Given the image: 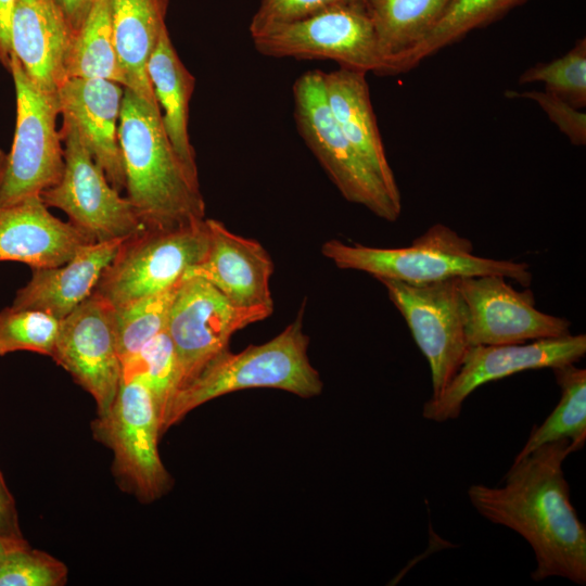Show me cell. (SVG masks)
Listing matches in <instances>:
<instances>
[{"instance_id": "1", "label": "cell", "mask_w": 586, "mask_h": 586, "mask_svg": "<svg viewBox=\"0 0 586 586\" xmlns=\"http://www.w3.org/2000/svg\"><path fill=\"white\" fill-rule=\"evenodd\" d=\"M573 453L568 440L545 444L513 460L502 485L468 488L471 505L483 518L514 531L531 546L535 582L562 577L586 584V527L563 471Z\"/></svg>"}, {"instance_id": "2", "label": "cell", "mask_w": 586, "mask_h": 586, "mask_svg": "<svg viewBox=\"0 0 586 586\" xmlns=\"http://www.w3.org/2000/svg\"><path fill=\"white\" fill-rule=\"evenodd\" d=\"M118 142L125 189L145 229L171 230L204 220L205 202L176 155L157 104L124 88Z\"/></svg>"}, {"instance_id": "3", "label": "cell", "mask_w": 586, "mask_h": 586, "mask_svg": "<svg viewBox=\"0 0 586 586\" xmlns=\"http://www.w3.org/2000/svg\"><path fill=\"white\" fill-rule=\"evenodd\" d=\"M303 309L278 335L240 353L228 349L215 357L171 398L161 424V433L190 411L216 397L253 387H272L303 398L321 393L323 383L309 361V337L303 329Z\"/></svg>"}, {"instance_id": "4", "label": "cell", "mask_w": 586, "mask_h": 586, "mask_svg": "<svg viewBox=\"0 0 586 586\" xmlns=\"http://www.w3.org/2000/svg\"><path fill=\"white\" fill-rule=\"evenodd\" d=\"M324 257L340 269L364 271L375 279L426 284L462 277L498 275L523 286L532 282L526 263L473 254L472 242L443 224L432 225L405 247H373L340 240L326 241Z\"/></svg>"}, {"instance_id": "5", "label": "cell", "mask_w": 586, "mask_h": 586, "mask_svg": "<svg viewBox=\"0 0 586 586\" xmlns=\"http://www.w3.org/2000/svg\"><path fill=\"white\" fill-rule=\"evenodd\" d=\"M293 100L301 137L343 198L386 221H395L402 202L393 199L337 127L327 103L323 72L302 74L293 85Z\"/></svg>"}, {"instance_id": "6", "label": "cell", "mask_w": 586, "mask_h": 586, "mask_svg": "<svg viewBox=\"0 0 586 586\" xmlns=\"http://www.w3.org/2000/svg\"><path fill=\"white\" fill-rule=\"evenodd\" d=\"M208 244L206 218L178 229H143L122 242L94 292L118 306L168 290L205 257Z\"/></svg>"}, {"instance_id": "7", "label": "cell", "mask_w": 586, "mask_h": 586, "mask_svg": "<svg viewBox=\"0 0 586 586\" xmlns=\"http://www.w3.org/2000/svg\"><path fill=\"white\" fill-rule=\"evenodd\" d=\"M93 436L112 449L113 470L142 502L171 487V476L158 455L160 415L148 386L137 379L120 381L111 407L91 424Z\"/></svg>"}, {"instance_id": "8", "label": "cell", "mask_w": 586, "mask_h": 586, "mask_svg": "<svg viewBox=\"0 0 586 586\" xmlns=\"http://www.w3.org/2000/svg\"><path fill=\"white\" fill-rule=\"evenodd\" d=\"M16 95V127L0 190V206L40 195L56 184L64 170V153L56 117L58 93L39 89L12 54Z\"/></svg>"}, {"instance_id": "9", "label": "cell", "mask_w": 586, "mask_h": 586, "mask_svg": "<svg viewBox=\"0 0 586 586\" xmlns=\"http://www.w3.org/2000/svg\"><path fill=\"white\" fill-rule=\"evenodd\" d=\"M62 117L64 170L56 184L41 192L43 203L63 211L93 242L124 239L145 229L129 200L109 182L74 122Z\"/></svg>"}, {"instance_id": "10", "label": "cell", "mask_w": 586, "mask_h": 586, "mask_svg": "<svg viewBox=\"0 0 586 586\" xmlns=\"http://www.w3.org/2000/svg\"><path fill=\"white\" fill-rule=\"evenodd\" d=\"M272 311L268 306H237L201 278L182 279L165 328L177 360V391L227 351L237 331L268 318Z\"/></svg>"}, {"instance_id": "11", "label": "cell", "mask_w": 586, "mask_h": 586, "mask_svg": "<svg viewBox=\"0 0 586 586\" xmlns=\"http://www.w3.org/2000/svg\"><path fill=\"white\" fill-rule=\"evenodd\" d=\"M271 58L332 60L340 67L384 75V61L366 3L337 5L252 38Z\"/></svg>"}, {"instance_id": "12", "label": "cell", "mask_w": 586, "mask_h": 586, "mask_svg": "<svg viewBox=\"0 0 586 586\" xmlns=\"http://www.w3.org/2000/svg\"><path fill=\"white\" fill-rule=\"evenodd\" d=\"M378 280L426 358L432 379L431 398H437L460 368L470 347L458 278L426 284H408L385 278Z\"/></svg>"}, {"instance_id": "13", "label": "cell", "mask_w": 586, "mask_h": 586, "mask_svg": "<svg viewBox=\"0 0 586 586\" xmlns=\"http://www.w3.org/2000/svg\"><path fill=\"white\" fill-rule=\"evenodd\" d=\"M458 286L469 346L521 344L570 334L566 318L538 310L531 290L518 291L502 276L462 277Z\"/></svg>"}, {"instance_id": "14", "label": "cell", "mask_w": 586, "mask_h": 586, "mask_svg": "<svg viewBox=\"0 0 586 586\" xmlns=\"http://www.w3.org/2000/svg\"><path fill=\"white\" fill-rule=\"evenodd\" d=\"M585 353V334L571 333L531 343L470 346L444 392L424 403L422 417L440 423L457 419L464 400L480 386L525 370L575 364Z\"/></svg>"}, {"instance_id": "15", "label": "cell", "mask_w": 586, "mask_h": 586, "mask_svg": "<svg viewBox=\"0 0 586 586\" xmlns=\"http://www.w3.org/2000/svg\"><path fill=\"white\" fill-rule=\"evenodd\" d=\"M51 358L93 397L98 416L105 413L122 380L112 305L93 292L62 319Z\"/></svg>"}, {"instance_id": "16", "label": "cell", "mask_w": 586, "mask_h": 586, "mask_svg": "<svg viewBox=\"0 0 586 586\" xmlns=\"http://www.w3.org/2000/svg\"><path fill=\"white\" fill-rule=\"evenodd\" d=\"M206 225L207 253L182 279L201 278L237 306L273 307L269 286L273 263L265 247L256 240L231 232L216 219L206 218Z\"/></svg>"}, {"instance_id": "17", "label": "cell", "mask_w": 586, "mask_h": 586, "mask_svg": "<svg viewBox=\"0 0 586 586\" xmlns=\"http://www.w3.org/2000/svg\"><path fill=\"white\" fill-rule=\"evenodd\" d=\"M124 88L105 79L68 78L58 90L60 114L74 122L95 163L118 192L126 182L118 142Z\"/></svg>"}, {"instance_id": "18", "label": "cell", "mask_w": 586, "mask_h": 586, "mask_svg": "<svg viewBox=\"0 0 586 586\" xmlns=\"http://www.w3.org/2000/svg\"><path fill=\"white\" fill-rule=\"evenodd\" d=\"M90 242L69 220L53 216L40 195L0 206V262H20L31 269L58 267Z\"/></svg>"}, {"instance_id": "19", "label": "cell", "mask_w": 586, "mask_h": 586, "mask_svg": "<svg viewBox=\"0 0 586 586\" xmlns=\"http://www.w3.org/2000/svg\"><path fill=\"white\" fill-rule=\"evenodd\" d=\"M73 38L55 0H15L12 53L42 91L58 93L65 81V58Z\"/></svg>"}, {"instance_id": "20", "label": "cell", "mask_w": 586, "mask_h": 586, "mask_svg": "<svg viewBox=\"0 0 586 586\" xmlns=\"http://www.w3.org/2000/svg\"><path fill=\"white\" fill-rule=\"evenodd\" d=\"M125 239L90 242L63 265L31 269L30 280L16 292L12 306L64 319L94 292Z\"/></svg>"}, {"instance_id": "21", "label": "cell", "mask_w": 586, "mask_h": 586, "mask_svg": "<svg viewBox=\"0 0 586 586\" xmlns=\"http://www.w3.org/2000/svg\"><path fill=\"white\" fill-rule=\"evenodd\" d=\"M329 110L345 138L377 174L394 200L400 193L388 164L370 100L366 73L339 67L323 73Z\"/></svg>"}, {"instance_id": "22", "label": "cell", "mask_w": 586, "mask_h": 586, "mask_svg": "<svg viewBox=\"0 0 586 586\" xmlns=\"http://www.w3.org/2000/svg\"><path fill=\"white\" fill-rule=\"evenodd\" d=\"M146 75L161 111L166 136L186 170L199 180L195 152L188 130L189 104L195 78L175 50L167 27L148 60Z\"/></svg>"}, {"instance_id": "23", "label": "cell", "mask_w": 586, "mask_h": 586, "mask_svg": "<svg viewBox=\"0 0 586 586\" xmlns=\"http://www.w3.org/2000/svg\"><path fill=\"white\" fill-rule=\"evenodd\" d=\"M169 0H110L117 54L126 87L157 104L146 75V63L166 28Z\"/></svg>"}, {"instance_id": "24", "label": "cell", "mask_w": 586, "mask_h": 586, "mask_svg": "<svg viewBox=\"0 0 586 586\" xmlns=\"http://www.w3.org/2000/svg\"><path fill=\"white\" fill-rule=\"evenodd\" d=\"M450 0H366L384 75H396L400 61L435 27Z\"/></svg>"}, {"instance_id": "25", "label": "cell", "mask_w": 586, "mask_h": 586, "mask_svg": "<svg viewBox=\"0 0 586 586\" xmlns=\"http://www.w3.org/2000/svg\"><path fill=\"white\" fill-rule=\"evenodd\" d=\"M68 78H99L126 87L112 23L110 0H98L73 36L65 58Z\"/></svg>"}, {"instance_id": "26", "label": "cell", "mask_w": 586, "mask_h": 586, "mask_svg": "<svg viewBox=\"0 0 586 586\" xmlns=\"http://www.w3.org/2000/svg\"><path fill=\"white\" fill-rule=\"evenodd\" d=\"M561 397L551 413L539 425L533 426L524 446L514 460L536 448L557 441L568 440L575 451L586 442V370L568 364L551 369Z\"/></svg>"}, {"instance_id": "27", "label": "cell", "mask_w": 586, "mask_h": 586, "mask_svg": "<svg viewBox=\"0 0 586 586\" xmlns=\"http://www.w3.org/2000/svg\"><path fill=\"white\" fill-rule=\"evenodd\" d=\"M528 0H450L430 34L398 64L396 75L409 72L423 60L460 41L470 31L496 21Z\"/></svg>"}, {"instance_id": "28", "label": "cell", "mask_w": 586, "mask_h": 586, "mask_svg": "<svg viewBox=\"0 0 586 586\" xmlns=\"http://www.w3.org/2000/svg\"><path fill=\"white\" fill-rule=\"evenodd\" d=\"M179 283L163 292L112 306L116 346L122 362L165 330Z\"/></svg>"}, {"instance_id": "29", "label": "cell", "mask_w": 586, "mask_h": 586, "mask_svg": "<svg viewBox=\"0 0 586 586\" xmlns=\"http://www.w3.org/2000/svg\"><path fill=\"white\" fill-rule=\"evenodd\" d=\"M137 379L152 393L162 424L165 411L177 391V360L166 330L146 343L136 355L122 362V380Z\"/></svg>"}, {"instance_id": "30", "label": "cell", "mask_w": 586, "mask_h": 586, "mask_svg": "<svg viewBox=\"0 0 586 586\" xmlns=\"http://www.w3.org/2000/svg\"><path fill=\"white\" fill-rule=\"evenodd\" d=\"M61 320L41 310L7 307L0 311V356L29 351L52 357Z\"/></svg>"}, {"instance_id": "31", "label": "cell", "mask_w": 586, "mask_h": 586, "mask_svg": "<svg viewBox=\"0 0 586 586\" xmlns=\"http://www.w3.org/2000/svg\"><path fill=\"white\" fill-rule=\"evenodd\" d=\"M542 82L545 91L577 109L586 106V40L576 41L565 54L525 69L519 84Z\"/></svg>"}, {"instance_id": "32", "label": "cell", "mask_w": 586, "mask_h": 586, "mask_svg": "<svg viewBox=\"0 0 586 586\" xmlns=\"http://www.w3.org/2000/svg\"><path fill=\"white\" fill-rule=\"evenodd\" d=\"M66 581L62 561L29 545L11 551L0 563V586H62Z\"/></svg>"}, {"instance_id": "33", "label": "cell", "mask_w": 586, "mask_h": 586, "mask_svg": "<svg viewBox=\"0 0 586 586\" xmlns=\"http://www.w3.org/2000/svg\"><path fill=\"white\" fill-rule=\"evenodd\" d=\"M356 3H366V0H260L250 23V34L255 38L327 9Z\"/></svg>"}, {"instance_id": "34", "label": "cell", "mask_w": 586, "mask_h": 586, "mask_svg": "<svg viewBox=\"0 0 586 586\" xmlns=\"http://www.w3.org/2000/svg\"><path fill=\"white\" fill-rule=\"evenodd\" d=\"M505 95L509 99L522 98L536 102L572 144H586V114L581 109L547 91L507 90Z\"/></svg>"}, {"instance_id": "35", "label": "cell", "mask_w": 586, "mask_h": 586, "mask_svg": "<svg viewBox=\"0 0 586 586\" xmlns=\"http://www.w3.org/2000/svg\"><path fill=\"white\" fill-rule=\"evenodd\" d=\"M0 536L24 538L18 524L15 501L0 471Z\"/></svg>"}, {"instance_id": "36", "label": "cell", "mask_w": 586, "mask_h": 586, "mask_svg": "<svg viewBox=\"0 0 586 586\" xmlns=\"http://www.w3.org/2000/svg\"><path fill=\"white\" fill-rule=\"evenodd\" d=\"M15 0H0V62L10 71L12 60L11 25Z\"/></svg>"}, {"instance_id": "37", "label": "cell", "mask_w": 586, "mask_h": 586, "mask_svg": "<svg viewBox=\"0 0 586 586\" xmlns=\"http://www.w3.org/2000/svg\"><path fill=\"white\" fill-rule=\"evenodd\" d=\"M97 1L98 0H55L73 31V36L82 26Z\"/></svg>"}, {"instance_id": "38", "label": "cell", "mask_w": 586, "mask_h": 586, "mask_svg": "<svg viewBox=\"0 0 586 586\" xmlns=\"http://www.w3.org/2000/svg\"><path fill=\"white\" fill-rule=\"evenodd\" d=\"M24 538H10L0 536V563L13 550L27 546Z\"/></svg>"}, {"instance_id": "39", "label": "cell", "mask_w": 586, "mask_h": 586, "mask_svg": "<svg viewBox=\"0 0 586 586\" xmlns=\"http://www.w3.org/2000/svg\"><path fill=\"white\" fill-rule=\"evenodd\" d=\"M7 157H8V154H5L2 150H0V190H1L2 181H3L4 171H5Z\"/></svg>"}]
</instances>
